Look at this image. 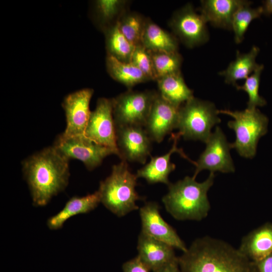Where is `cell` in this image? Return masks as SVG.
<instances>
[{"instance_id": "27", "label": "cell", "mask_w": 272, "mask_h": 272, "mask_svg": "<svg viewBox=\"0 0 272 272\" xmlns=\"http://www.w3.org/2000/svg\"><path fill=\"white\" fill-rule=\"evenodd\" d=\"M251 2L247 1L240 6L235 13L232 22V30L234 33L236 43H241L244 38V34L251 23L254 19L258 18L263 14L261 6L252 8Z\"/></svg>"}, {"instance_id": "29", "label": "cell", "mask_w": 272, "mask_h": 272, "mask_svg": "<svg viewBox=\"0 0 272 272\" xmlns=\"http://www.w3.org/2000/svg\"><path fill=\"white\" fill-rule=\"evenodd\" d=\"M150 52L156 81L166 76L181 72L182 58L178 52Z\"/></svg>"}, {"instance_id": "13", "label": "cell", "mask_w": 272, "mask_h": 272, "mask_svg": "<svg viewBox=\"0 0 272 272\" xmlns=\"http://www.w3.org/2000/svg\"><path fill=\"white\" fill-rule=\"evenodd\" d=\"M94 93L91 88L72 93L64 99L62 106L66 117V127L60 135L64 138L84 134L91 111L89 105Z\"/></svg>"}, {"instance_id": "17", "label": "cell", "mask_w": 272, "mask_h": 272, "mask_svg": "<svg viewBox=\"0 0 272 272\" xmlns=\"http://www.w3.org/2000/svg\"><path fill=\"white\" fill-rule=\"evenodd\" d=\"M180 137L177 133H172L171 138L173 144L169 151L160 156L151 157L150 161L137 171V177L144 178L150 184L162 183L168 185L170 183L169 175L176 168L175 165L170 161L171 156L174 153H179L194 164V162L191 161L180 149L178 148L177 141Z\"/></svg>"}, {"instance_id": "1", "label": "cell", "mask_w": 272, "mask_h": 272, "mask_svg": "<svg viewBox=\"0 0 272 272\" xmlns=\"http://www.w3.org/2000/svg\"><path fill=\"white\" fill-rule=\"evenodd\" d=\"M22 165L35 206H46L68 184L69 160L53 146L29 156Z\"/></svg>"}, {"instance_id": "28", "label": "cell", "mask_w": 272, "mask_h": 272, "mask_svg": "<svg viewBox=\"0 0 272 272\" xmlns=\"http://www.w3.org/2000/svg\"><path fill=\"white\" fill-rule=\"evenodd\" d=\"M147 19L135 12H126L118 22L120 30L135 46L142 44Z\"/></svg>"}, {"instance_id": "26", "label": "cell", "mask_w": 272, "mask_h": 272, "mask_svg": "<svg viewBox=\"0 0 272 272\" xmlns=\"http://www.w3.org/2000/svg\"><path fill=\"white\" fill-rule=\"evenodd\" d=\"M104 32L107 55L112 56L123 62H130L135 46L122 33L118 23Z\"/></svg>"}, {"instance_id": "24", "label": "cell", "mask_w": 272, "mask_h": 272, "mask_svg": "<svg viewBox=\"0 0 272 272\" xmlns=\"http://www.w3.org/2000/svg\"><path fill=\"white\" fill-rule=\"evenodd\" d=\"M127 1L99 0L94 5V18L99 28L104 32L118 22L127 11Z\"/></svg>"}, {"instance_id": "33", "label": "cell", "mask_w": 272, "mask_h": 272, "mask_svg": "<svg viewBox=\"0 0 272 272\" xmlns=\"http://www.w3.org/2000/svg\"><path fill=\"white\" fill-rule=\"evenodd\" d=\"M255 263L258 272H272V253Z\"/></svg>"}, {"instance_id": "25", "label": "cell", "mask_w": 272, "mask_h": 272, "mask_svg": "<svg viewBox=\"0 0 272 272\" xmlns=\"http://www.w3.org/2000/svg\"><path fill=\"white\" fill-rule=\"evenodd\" d=\"M106 63L107 72L111 77L128 88L149 81L145 75L131 62H123L107 55Z\"/></svg>"}, {"instance_id": "19", "label": "cell", "mask_w": 272, "mask_h": 272, "mask_svg": "<svg viewBox=\"0 0 272 272\" xmlns=\"http://www.w3.org/2000/svg\"><path fill=\"white\" fill-rule=\"evenodd\" d=\"M247 1L204 0L201 1L200 12L207 23L214 27L232 30L233 16L237 10Z\"/></svg>"}, {"instance_id": "14", "label": "cell", "mask_w": 272, "mask_h": 272, "mask_svg": "<svg viewBox=\"0 0 272 272\" xmlns=\"http://www.w3.org/2000/svg\"><path fill=\"white\" fill-rule=\"evenodd\" d=\"M143 233L185 252L187 247L176 230L161 216L158 204L149 201L140 208Z\"/></svg>"}, {"instance_id": "12", "label": "cell", "mask_w": 272, "mask_h": 272, "mask_svg": "<svg viewBox=\"0 0 272 272\" xmlns=\"http://www.w3.org/2000/svg\"><path fill=\"white\" fill-rule=\"evenodd\" d=\"M116 145L122 160L145 164L152 141L145 128L140 126L116 127Z\"/></svg>"}, {"instance_id": "4", "label": "cell", "mask_w": 272, "mask_h": 272, "mask_svg": "<svg viewBox=\"0 0 272 272\" xmlns=\"http://www.w3.org/2000/svg\"><path fill=\"white\" fill-rule=\"evenodd\" d=\"M137 176L130 171L127 162L114 165L111 174L100 183L101 202L118 217L137 210V200L144 199L135 190Z\"/></svg>"}, {"instance_id": "8", "label": "cell", "mask_w": 272, "mask_h": 272, "mask_svg": "<svg viewBox=\"0 0 272 272\" xmlns=\"http://www.w3.org/2000/svg\"><path fill=\"white\" fill-rule=\"evenodd\" d=\"M53 146L69 160L83 162L89 170L99 166L106 157L119 155L116 151L94 142L85 134L66 138L59 134Z\"/></svg>"}, {"instance_id": "31", "label": "cell", "mask_w": 272, "mask_h": 272, "mask_svg": "<svg viewBox=\"0 0 272 272\" xmlns=\"http://www.w3.org/2000/svg\"><path fill=\"white\" fill-rule=\"evenodd\" d=\"M130 62L149 79L156 80L151 52L142 44L135 46Z\"/></svg>"}, {"instance_id": "16", "label": "cell", "mask_w": 272, "mask_h": 272, "mask_svg": "<svg viewBox=\"0 0 272 272\" xmlns=\"http://www.w3.org/2000/svg\"><path fill=\"white\" fill-rule=\"evenodd\" d=\"M174 248L141 232L138 240V256L153 272L177 258Z\"/></svg>"}, {"instance_id": "9", "label": "cell", "mask_w": 272, "mask_h": 272, "mask_svg": "<svg viewBox=\"0 0 272 272\" xmlns=\"http://www.w3.org/2000/svg\"><path fill=\"white\" fill-rule=\"evenodd\" d=\"M206 144L205 150L194 163L196 168L192 176L194 178L203 170H208L214 173L216 171L222 173L235 171L230 154V144L219 126H217L214 132H212Z\"/></svg>"}, {"instance_id": "23", "label": "cell", "mask_w": 272, "mask_h": 272, "mask_svg": "<svg viewBox=\"0 0 272 272\" xmlns=\"http://www.w3.org/2000/svg\"><path fill=\"white\" fill-rule=\"evenodd\" d=\"M259 52V48L255 46H253L246 53L237 50L236 59L230 62L226 69L219 72V75L224 77L226 83L236 86L237 81L246 80L259 66L255 61Z\"/></svg>"}, {"instance_id": "15", "label": "cell", "mask_w": 272, "mask_h": 272, "mask_svg": "<svg viewBox=\"0 0 272 272\" xmlns=\"http://www.w3.org/2000/svg\"><path fill=\"white\" fill-rule=\"evenodd\" d=\"M179 108L157 94L144 127L152 141L161 143L167 134L177 128Z\"/></svg>"}, {"instance_id": "20", "label": "cell", "mask_w": 272, "mask_h": 272, "mask_svg": "<svg viewBox=\"0 0 272 272\" xmlns=\"http://www.w3.org/2000/svg\"><path fill=\"white\" fill-rule=\"evenodd\" d=\"M100 202L101 200L98 190L84 196H73L66 202L60 212L48 219L47 226L51 230L59 229L69 218L91 212Z\"/></svg>"}, {"instance_id": "30", "label": "cell", "mask_w": 272, "mask_h": 272, "mask_svg": "<svg viewBox=\"0 0 272 272\" xmlns=\"http://www.w3.org/2000/svg\"><path fill=\"white\" fill-rule=\"evenodd\" d=\"M263 68V64H259L254 72L245 80L242 85H237L235 86L238 90L244 91L248 94L247 108H256L257 106H263L266 104L265 100L259 94L260 75Z\"/></svg>"}, {"instance_id": "21", "label": "cell", "mask_w": 272, "mask_h": 272, "mask_svg": "<svg viewBox=\"0 0 272 272\" xmlns=\"http://www.w3.org/2000/svg\"><path fill=\"white\" fill-rule=\"evenodd\" d=\"M142 44L153 52H178V43L176 37L147 19L143 33Z\"/></svg>"}, {"instance_id": "34", "label": "cell", "mask_w": 272, "mask_h": 272, "mask_svg": "<svg viewBox=\"0 0 272 272\" xmlns=\"http://www.w3.org/2000/svg\"><path fill=\"white\" fill-rule=\"evenodd\" d=\"M156 272H180L179 267L178 257L168 263Z\"/></svg>"}, {"instance_id": "5", "label": "cell", "mask_w": 272, "mask_h": 272, "mask_svg": "<svg viewBox=\"0 0 272 272\" xmlns=\"http://www.w3.org/2000/svg\"><path fill=\"white\" fill-rule=\"evenodd\" d=\"M218 114L228 115L234 118L228 122V127L235 133L234 142L230 144L241 157L252 158L256 153L259 139L267 131L268 119L256 108L242 111L218 110Z\"/></svg>"}, {"instance_id": "2", "label": "cell", "mask_w": 272, "mask_h": 272, "mask_svg": "<svg viewBox=\"0 0 272 272\" xmlns=\"http://www.w3.org/2000/svg\"><path fill=\"white\" fill-rule=\"evenodd\" d=\"M178 260L180 272H258L238 248L209 236L194 240Z\"/></svg>"}, {"instance_id": "11", "label": "cell", "mask_w": 272, "mask_h": 272, "mask_svg": "<svg viewBox=\"0 0 272 272\" xmlns=\"http://www.w3.org/2000/svg\"><path fill=\"white\" fill-rule=\"evenodd\" d=\"M84 134L94 142L118 153L112 99H98L95 109L91 112Z\"/></svg>"}, {"instance_id": "22", "label": "cell", "mask_w": 272, "mask_h": 272, "mask_svg": "<svg viewBox=\"0 0 272 272\" xmlns=\"http://www.w3.org/2000/svg\"><path fill=\"white\" fill-rule=\"evenodd\" d=\"M159 95L172 105L180 107L192 98L193 91L186 84L181 72L157 80Z\"/></svg>"}, {"instance_id": "6", "label": "cell", "mask_w": 272, "mask_h": 272, "mask_svg": "<svg viewBox=\"0 0 272 272\" xmlns=\"http://www.w3.org/2000/svg\"><path fill=\"white\" fill-rule=\"evenodd\" d=\"M218 110L213 103L193 97L179 108L177 133L185 140L206 143L212 127L221 122Z\"/></svg>"}, {"instance_id": "18", "label": "cell", "mask_w": 272, "mask_h": 272, "mask_svg": "<svg viewBox=\"0 0 272 272\" xmlns=\"http://www.w3.org/2000/svg\"><path fill=\"white\" fill-rule=\"evenodd\" d=\"M238 249L242 254L254 262L271 254L272 223L266 222L244 236Z\"/></svg>"}, {"instance_id": "3", "label": "cell", "mask_w": 272, "mask_h": 272, "mask_svg": "<svg viewBox=\"0 0 272 272\" xmlns=\"http://www.w3.org/2000/svg\"><path fill=\"white\" fill-rule=\"evenodd\" d=\"M214 173L202 182L193 177L186 176L174 183H170L168 191L162 197L167 212L178 221H200L208 215L211 205L208 192L213 185Z\"/></svg>"}, {"instance_id": "32", "label": "cell", "mask_w": 272, "mask_h": 272, "mask_svg": "<svg viewBox=\"0 0 272 272\" xmlns=\"http://www.w3.org/2000/svg\"><path fill=\"white\" fill-rule=\"evenodd\" d=\"M123 272H150L148 267L138 256L124 262L122 265Z\"/></svg>"}, {"instance_id": "7", "label": "cell", "mask_w": 272, "mask_h": 272, "mask_svg": "<svg viewBox=\"0 0 272 272\" xmlns=\"http://www.w3.org/2000/svg\"><path fill=\"white\" fill-rule=\"evenodd\" d=\"M157 93L129 90L112 98L113 115L116 127H145Z\"/></svg>"}, {"instance_id": "10", "label": "cell", "mask_w": 272, "mask_h": 272, "mask_svg": "<svg viewBox=\"0 0 272 272\" xmlns=\"http://www.w3.org/2000/svg\"><path fill=\"white\" fill-rule=\"evenodd\" d=\"M170 26L175 35L187 47L193 48L209 39L207 22L188 4L173 14Z\"/></svg>"}, {"instance_id": "35", "label": "cell", "mask_w": 272, "mask_h": 272, "mask_svg": "<svg viewBox=\"0 0 272 272\" xmlns=\"http://www.w3.org/2000/svg\"><path fill=\"white\" fill-rule=\"evenodd\" d=\"M262 7L263 14L269 16L272 14V0H266L262 2Z\"/></svg>"}]
</instances>
